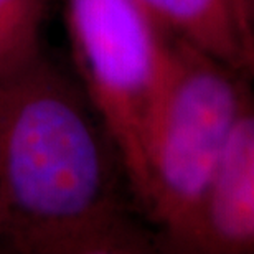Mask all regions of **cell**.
I'll return each mask as SVG.
<instances>
[{"label": "cell", "mask_w": 254, "mask_h": 254, "mask_svg": "<svg viewBox=\"0 0 254 254\" xmlns=\"http://www.w3.org/2000/svg\"><path fill=\"white\" fill-rule=\"evenodd\" d=\"M64 17L76 79L113 139L140 208L172 35L137 0H64Z\"/></svg>", "instance_id": "3"}, {"label": "cell", "mask_w": 254, "mask_h": 254, "mask_svg": "<svg viewBox=\"0 0 254 254\" xmlns=\"http://www.w3.org/2000/svg\"><path fill=\"white\" fill-rule=\"evenodd\" d=\"M253 98L250 76L172 35L140 201L160 248L172 250L187 230Z\"/></svg>", "instance_id": "2"}, {"label": "cell", "mask_w": 254, "mask_h": 254, "mask_svg": "<svg viewBox=\"0 0 254 254\" xmlns=\"http://www.w3.org/2000/svg\"><path fill=\"white\" fill-rule=\"evenodd\" d=\"M160 248L78 79L45 57L0 86V253Z\"/></svg>", "instance_id": "1"}, {"label": "cell", "mask_w": 254, "mask_h": 254, "mask_svg": "<svg viewBox=\"0 0 254 254\" xmlns=\"http://www.w3.org/2000/svg\"><path fill=\"white\" fill-rule=\"evenodd\" d=\"M48 0H0V86L47 57L43 32Z\"/></svg>", "instance_id": "6"}, {"label": "cell", "mask_w": 254, "mask_h": 254, "mask_svg": "<svg viewBox=\"0 0 254 254\" xmlns=\"http://www.w3.org/2000/svg\"><path fill=\"white\" fill-rule=\"evenodd\" d=\"M246 28H248V55H246V74L254 81V0H246Z\"/></svg>", "instance_id": "7"}, {"label": "cell", "mask_w": 254, "mask_h": 254, "mask_svg": "<svg viewBox=\"0 0 254 254\" xmlns=\"http://www.w3.org/2000/svg\"><path fill=\"white\" fill-rule=\"evenodd\" d=\"M167 32L246 74V0H137Z\"/></svg>", "instance_id": "5"}, {"label": "cell", "mask_w": 254, "mask_h": 254, "mask_svg": "<svg viewBox=\"0 0 254 254\" xmlns=\"http://www.w3.org/2000/svg\"><path fill=\"white\" fill-rule=\"evenodd\" d=\"M172 251L254 254V98L228 142L200 206Z\"/></svg>", "instance_id": "4"}]
</instances>
